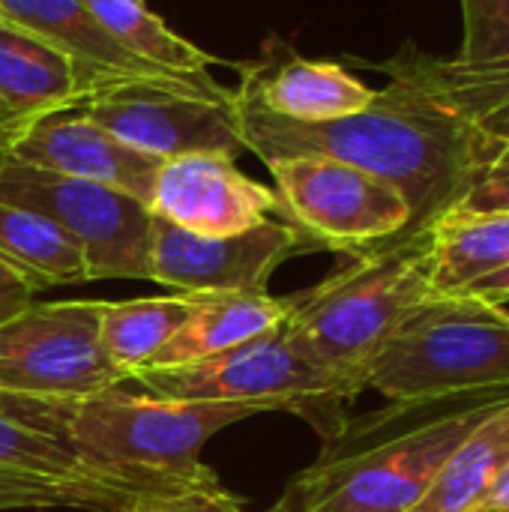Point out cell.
I'll use <instances>...</instances> for the list:
<instances>
[{"instance_id":"6da1fadb","label":"cell","mask_w":509,"mask_h":512,"mask_svg":"<svg viewBox=\"0 0 509 512\" xmlns=\"http://www.w3.org/2000/svg\"><path fill=\"white\" fill-rule=\"evenodd\" d=\"M375 69L387 75V87L375 90L372 105L327 123H291L237 93L243 147L264 165L288 156H324L369 171L408 198L417 231L459 204L489 147L414 81Z\"/></svg>"},{"instance_id":"7a4b0ae2","label":"cell","mask_w":509,"mask_h":512,"mask_svg":"<svg viewBox=\"0 0 509 512\" xmlns=\"http://www.w3.org/2000/svg\"><path fill=\"white\" fill-rule=\"evenodd\" d=\"M509 399L456 396L387 402L321 438L273 512H408L450 453Z\"/></svg>"},{"instance_id":"3957f363","label":"cell","mask_w":509,"mask_h":512,"mask_svg":"<svg viewBox=\"0 0 509 512\" xmlns=\"http://www.w3.org/2000/svg\"><path fill=\"white\" fill-rule=\"evenodd\" d=\"M435 294L429 228L351 255L318 285L288 297V342L321 372L366 390V369L396 327Z\"/></svg>"},{"instance_id":"277c9868","label":"cell","mask_w":509,"mask_h":512,"mask_svg":"<svg viewBox=\"0 0 509 512\" xmlns=\"http://www.w3.org/2000/svg\"><path fill=\"white\" fill-rule=\"evenodd\" d=\"M18 408L36 426L69 441L84 459L108 471L195 474L207 465L201 450L222 429L279 411L270 402L159 399L114 387L87 399H21Z\"/></svg>"},{"instance_id":"5b68a950","label":"cell","mask_w":509,"mask_h":512,"mask_svg":"<svg viewBox=\"0 0 509 512\" xmlns=\"http://www.w3.org/2000/svg\"><path fill=\"white\" fill-rule=\"evenodd\" d=\"M366 387L387 402L509 399V312L468 294H432L369 363Z\"/></svg>"},{"instance_id":"8992f818","label":"cell","mask_w":509,"mask_h":512,"mask_svg":"<svg viewBox=\"0 0 509 512\" xmlns=\"http://www.w3.org/2000/svg\"><path fill=\"white\" fill-rule=\"evenodd\" d=\"M126 147L153 159L219 153L237 159L243 147L237 90L210 72H150L99 81L78 105Z\"/></svg>"},{"instance_id":"52a82bcc","label":"cell","mask_w":509,"mask_h":512,"mask_svg":"<svg viewBox=\"0 0 509 512\" xmlns=\"http://www.w3.org/2000/svg\"><path fill=\"white\" fill-rule=\"evenodd\" d=\"M123 387L159 399L270 402L279 411L309 420L321 438L348 420L345 408L363 393V387L321 372L300 357L282 327L204 363L144 369Z\"/></svg>"},{"instance_id":"ba28073f","label":"cell","mask_w":509,"mask_h":512,"mask_svg":"<svg viewBox=\"0 0 509 512\" xmlns=\"http://www.w3.org/2000/svg\"><path fill=\"white\" fill-rule=\"evenodd\" d=\"M282 219L297 225L318 252L363 255L408 231V198L387 180L324 156H288L267 162Z\"/></svg>"},{"instance_id":"9c48e42d","label":"cell","mask_w":509,"mask_h":512,"mask_svg":"<svg viewBox=\"0 0 509 512\" xmlns=\"http://www.w3.org/2000/svg\"><path fill=\"white\" fill-rule=\"evenodd\" d=\"M108 300L30 303L0 321V393L21 399H87L126 378L99 342Z\"/></svg>"},{"instance_id":"30bf717a","label":"cell","mask_w":509,"mask_h":512,"mask_svg":"<svg viewBox=\"0 0 509 512\" xmlns=\"http://www.w3.org/2000/svg\"><path fill=\"white\" fill-rule=\"evenodd\" d=\"M0 201L51 219L87 258L93 279H147L153 213L144 201L78 177L0 159Z\"/></svg>"},{"instance_id":"8fae6325","label":"cell","mask_w":509,"mask_h":512,"mask_svg":"<svg viewBox=\"0 0 509 512\" xmlns=\"http://www.w3.org/2000/svg\"><path fill=\"white\" fill-rule=\"evenodd\" d=\"M318 252L288 219H267L249 231L201 237L153 216L147 279L174 294H255L294 255Z\"/></svg>"},{"instance_id":"7c38bea8","label":"cell","mask_w":509,"mask_h":512,"mask_svg":"<svg viewBox=\"0 0 509 512\" xmlns=\"http://www.w3.org/2000/svg\"><path fill=\"white\" fill-rule=\"evenodd\" d=\"M147 207L156 219L201 237L240 234L267 219H282L276 189L252 180L237 168V159L219 153L165 159Z\"/></svg>"},{"instance_id":"4fadbf2b","label":"cell","mask_w":509,"mask_h":512,"mask_svg":"<svg viewBox=\"0 0 509 512\" xmlns=\"http://www.w3.org/2000/svg\"><path fill=\"white\" fill-rule=\"evenodd\" d=\"M3 156L33 168L120 189L144 204L150 201L153 180L162 165V159H153L117 141L81 108L54 111L36 120L21 138L6 147Z\"/></svg>"},{"instance_id":"5bb4252c","label":"cell","mask_w":509,"mask_h":512,"mask_svg":"<svg viewBox=\"0 0 509 512\" xmlns=\"http://www.w3.org/2000/svg\"><path fill=\"white\" fill-rule=\"evenodd\" d=\"M0 471L69 483V486H93L123 492L129 498H144L168 489H180L198 480L213 477L210 468L195 474H171V471H108L84 459L69 441L36 426L24 417L15 396L0 393Z\"/></svg>"},{"instance_id":"9a60e30c","label":"cell","mask_w":509,"mask_h":512,"mask_svg":"<svg viewBox=\"0 0 509 512\" xmlns=\"http://www.w3.org/2000/svg\"><path fill=\"white\" fill-rule=\"evenodd\" d=\"M90 93L81 69L42 36L0 18V150L36 120L78 108Z\"/></svg>"},{"instance_id":"2e32d148","label":"cell","mask_w":509,"mask_h":512,"mask_svg":"<svg viewBox=\"0 0 509 512\" xmlns=\"http://www.w3.org/2000/svg\"><path fill=\"white\" fill-rule=\"evenodd\" d=\"M378 66L414 81L483 147L509 144V57H435L420 51L414 42H405Z\"/></svg>"},{"instance_id":"e0dca14e","label":"cell","mask_w":509,"mask_h":512,"mask_svg":"<svg viewBox=\"0 0 509 512\" xmlns=\"http://www.w3.org/2000/svg\"><path fill=\"white\" fill-rule=\"evenodd\" d=\"M240 96L291 123H327L372 105L375 87L333 60H309L282 48L279 60L240 66Z\"/></svg>"},{"instance_id":"ac0fdd59","label":"cell","mask_w":509,"mask_h":512,"mask_svg":"<svg viewBox=\"0 0 509 512\" xmlns=\"http://www.w3.org/2000/svg\"><path fill=\"white\" fill-rule=\"evenodd\" d=\"M0 15L60 48L81 69L90 90L99 81L162 72L135 60L120 42H114L87 0H0Z\"/></svg>"},{"instance_id":"d6986e66","label":"cell","mask_w":509,"mask_h":512,"mask_svg":"<svg viewBox=\"0 0 509 512\" xmlns=\"http://www.w3.org/2000/svg\"><path fill=\"white\" fill-rule=\"evenodd\" d=\"M291 306L288 297L270 291L255 294H198L189 321L168 339L147 369H174L204 363L225 351H234L264 333L285 324Z\"/></svg>"},{"instance_id":"ffe728a7","label":"cell","mask_w":509,"mask_h":512,"mask_svg":"<svg viewBox=\"0 0 509 512\" xmlns=\"http://www.w3.org/2000/svg\"><path fill=\"white\" fill-rule=\"evenodd\" d=\"M429 228L435 294H459L509 267V213L447 210Z\"/></svg>"},{"instance_id":"44dd1931","label":"cell","mask_w":509,"mask_h":512,"mask_svg":"<svg viewBox=\"0 0 509 512\" xmlns=\"http://www.w3.org/2000/svg\"><path fill=\"white\" fill-rule=\"evenodd\" d=\"M507 465L509 402H504L450 453L426 495L408 512H483Z\"/></svg>"},{"instance_id":"7402d4cb","label":"cell","mask_w":509,"mask_h":512,"mask_svg":"<svg viewBox=\"0 0 509 512\" xmlns=\"http://www.w3.org/2000/svg\"><path fill=\"white\" fill-rule=\"evenodd\" d=\"M0 264L33 291L90 282L78 243L42 213L9 201H0Z\"/></svg>"},{"instance_id":"603a6c76","label":"cell","mask_w":509,"mask_h":512,"mask_svg":"<svg viewBox=\"0 0 509 512\" xmlns=\"http://www.w3.org/2000/svg\"><path fill=\"white\" fill-rule=\"evenodd\" d=\"M198 294H168V297H135L120 303H105L99 321V342L114 363V369L129 381L144 372L153 357L168 345V339L189 321Z\"/></svg>"},{"instance_id":"cb8c5ba5","label":"cell","mask_w":509,"mask_h":512,"mask_svg":"<svg viewBox=\"0 0 509 512\" xmlns=\"http://www.w3.org/2000/svg\"><path fill=\"white\" fill-rule=\"evenodd\" d=\"M99 24L135 60L162 72H207L219 57L171 30L141 0H87Z\"/></svg>"},{"instance_id":"d4e9b609","label":"cell","mask_w":509,"mask_h":512,"mask_svg":"<svg viewBox=\"0 0 509 512\" xmlns=\"http://www.w3.org/2000/svg\"><path fill=\"white\" fill-rule=\"evenodd\" d=\"M135 501L138 498H129V495L111 492V489L69 486V483H51V480H36V477H24V474L0 471V512H129Z\"/></svg>"},{"instance_id":"484cf974","label":"cell","mask_w":509,"mask_h":512,"mask_svg":"<svg viewBox=\"0 0 509 512\" xmlns=\"http://www.w3.org/2000/svg\"><path fill=\"white\" fill-rule=\"evenodd\" d=\"M462 60H507L509 0H462Z\"/></svg>"},{"instance_id":"4316f807","label":"cell","mask_w":509,"mask_h":512,"mask_svg":"<svg viewBox=\"0 0 509 512\" xmlns=\"http://www.w3.org/2000/svg\"><path fill=\"white\" fill-rule=\"evenodd\" d=\"M129 512H246V507L213 474L180 489L144 495L129 507Z\"/></svg>"},{"instance_id":"83f0119b","label":"cell","mask_w":509,"mask_h":512,"mask_svg":"<svg viewBox=\"0 0 509 512\" xmlns=\"http://www.w3.org/2000/svg\"><path fill=\"white\" fill-rule=\"evenodd\" d=\"M456 210L509 213V144H492L483 153L480 168H477L468 192L459 198Z\"/></svg>"},{"instance_id":"f1b7e54d","label":"cell","mask_w":509,"mask_h":512,"mask_svg":"<svg viewBox=\"0 0 509 512\" xmlns=\"http://www.w3.org/2000/svg\"><path fill=\"white\" fill-rule=\"evenodd\" d=\"M33 288H27L18 276H12L3 264H0V321L12 318L15 312H21L24 306L33 303Z\"/></svg>"},{"instance_id":"f546056e","label":"cell","mask_w":509,"mask_h":512,"mask_svg":"<svg viewBox=\"0 0 509 512\" xmlns=\"http://www.w3.org/2000/svg\"><path fill=\"white\" fill-rule=\"evenodd\" d=\"M459 294H468V297H477V300L504 306V303H509V267L498 270V273H489V276H483L477 282H471Z\"/></svg>"},{"instance_id":"4dcf8cb0","label":"cell","mask_w":509,"mask_h":512,"mask_svg":"<svg viewBox=\"0 0 509 512\" xmlns=\"http://www.w3.org/2000/svg\"><path fill=\"white\" fill-rule=\"evenodd\" d=\"M483 512H509V465H507V471L501 474L498 486L492 489V495L486 498Z\"/></svg>"},{"instance_id":"1f68e13d","label":"cell","mask_w":509,"mask_h":512,"mask_svg":"<svg viewBox=\"0 0 509 512\" xmlns=\"http://www.w3.org/2000/svg\"><path fill=\"white\" fill-rule=\"evenodd\" d=\"M0 159H3V150H0Z\"/></svg>"},{"instance_id":"d6a6232c","label":"cell","mask_w":509,"mask_h":512,"mask_svg":"<svg viewBox=\"0 0 509 512\" xmlns=\"http://www.w3.org/2000/svg\"><path fill=\"white\" fill-rule=\"evenodd\" d=\"M0 18H3V15H0Z\"/></svg>"},{"instance_id":"836d02e7","label":"cell","mask_w":509,"mask_h":512,"mask_svg":"<svg viewBox=\"0 0 509 512\" xmlns=\"http://www.w3.org/2000/svg\"><path fill=\"white\" fill-rule=\"evenodd\" d=\"M270 512H273V510H270Z\"/></svg>"}]
</instances>
